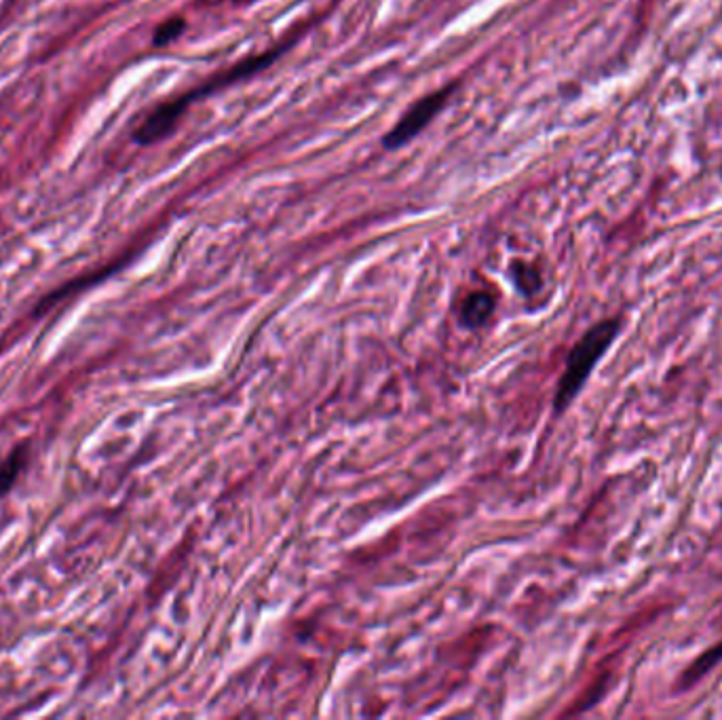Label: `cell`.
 <instances>
[{
	"label": "cell",
	"instance_id": "6da1fadb",
	"mask_svg": "<svg viewBox=\"0 0 722 720\" xmlns=\"http://www.w3.org/2000/svg\"><path fill=\"white\" fill-rule=\"evenodd\" d=\"M619 334H621L619 317L602 319V321H598V324L589 328L579 338V343L570 349L568 359H566V368L560 376V383H558L556 397H554V408L558 414H562L570 404L577 400V395L585 387L587 378L592 376V372L600 364V359L608 353V349L613 347Z\"/></svg>",
	"mask_w": 722,
	"mask_h": 720
},
{
	"label": "cell",
	"instance_id": "7a4b0ae2",
	"mask_svg": "<svg viewBox=\"0 0 722 720\" xmlns=\"http://www.w3.org/2000/svg\"><path fill=\"white\" fill-rule=\"evenodd\" d=\"M452 91L454 87L448 85L446 89L435 91L431 96H425L423 100H418L414 106H410L406 110V115L399 119V123L385 136V148H399L406 142L414 140L437 115H440V110L446 106Z\"/></svg>",
	"mask_w": 722,
	"mask_h": 720
},
{
	"label": "cell",
	"instance_id": "3957f363",
	"mask_svg": "<svg viewBox=\"0 0 722 720\" xmlns=\"http://www.w3.org/2000/svg\"><path fill=\"white\" fill-rule=\"evenodd\" d=\"M718 663H722V640H718L716 644H712L710 649L699 653V655L689 663V666L682 670V674H680V676L676 678V682H674L672 691H674V693H684V691L693 689L703 676H708V674L718 666Z\"/></svg>",
	"mask_w": 722,
	"mask_h": 720
},
{
	"label": "cell",
	"instance_id": "277c9868",
	"mask_svg": "<svg viewBox=\"0 0 722 720\" xmlns=\"http://www.w3.org/2000/svg\"><path fill=\"white\" fill-rule=\"evenodd\" d=\"M30 461V448L28 444H19L13 448L7 457L0 461V499L7 497L15 488V484L22 478Z\"/></svg>",
	"mask_w": 722,
	"mask_h": 720
},
{
	"label": "cell",
	"instance_id": "5b68a950",
	"mask_svg": "<svg viewBox=\"0 0 722 720\" xmlns=\"http://www.w3.org/2000/svg\"><path fill=\"white\" fill-rule=\"evenodd\" d=\"M494 309V298L486 292H473L465 298L463 302V309H461V317L467 326L475 328V326H482L484 321L490 317Z\"/></svg>",
	"mask_w": 722,
	"mask_h": 720
},
{
	"label": "cell",
	"instance_id": "8992f818",
	"mask_svg": "<svg viewBox=\"0 0 722 720\" xmlns=\"http://www.w3.org/2000/svg\"><path fill=\"white\" fill-rule=\"evenodd\" d=\"M184 28H186V22L182 20V17H171V20L163 22L155 30V45L163 47V45H169L171 41H176L178 36L184 32Z\"/></svg>",
	"mask_w": 722,
	"mask_h": 720
}]
</instances>
